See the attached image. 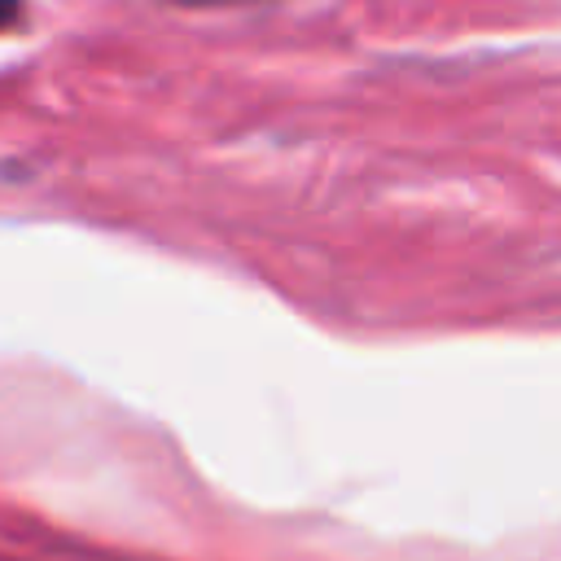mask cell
<instances>
[{
    "mask_svg": "<svg viewBox=\"0 0 561 561\" xmlns=\"http://www.w3.org/2000/svg\"><path fill=\"white\" fill-rule=\"evenodd\" d=\"M13 13H18V0H0V26L13 22Z\"/></svg>",
    "mask_w": 561,
    "mask_h": 561,
    "instance_id": "1",
    "label": "cell"
}]
</instances>
